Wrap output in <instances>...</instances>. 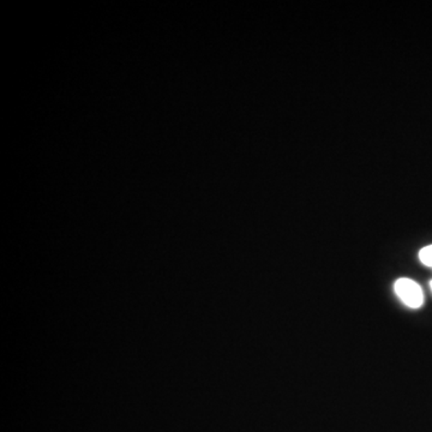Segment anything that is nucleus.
<instances>
[{
	"label": "nucleus",
	"mask_w": 432,
	"mask_h": 432,
	"mask_svg": "<svg viewBox=\"0 0 432 432\" xmlns=\"http://www.w3.org/2000/svg\"><path fill=\"white\" fill-rule=\"evenodd\" d=\"M394 291L406 306L411 309H419L423 306L424 293L422 287L409 277H400L395 281Z\"/></svg>",
	"instance_id": "1"
},
{
	"label": "nucleus",
	"mask_w": 432,
	"mask_h": 432,
	"mask_svg": "<svg viewBox=\"0 0 432 432\" xmlns=\"http://www.w3.org/2000/svg\"><path fill=\"white\" fill-rule=\"evenodd\" d=\"M419 260L424 266H432V244L428 247H423L419 251Z\"/></svg>",
	"instance_id": "2"
},
{
	"label": "nucleus",
	"mask_w": 432,
	"mask_h": 432,
	"mask_svg": "<svg viewBox=\"0 0 432 432\" xmlns=\"http://www.w3.org/2000/svg\"><path fill=\"white\" fill-rule=\"evenodd\" d=\"M430 287H431V291H432V281L431 282H430Z\"/></svg>",
	"instance_id": "3"
}]
</instances>
